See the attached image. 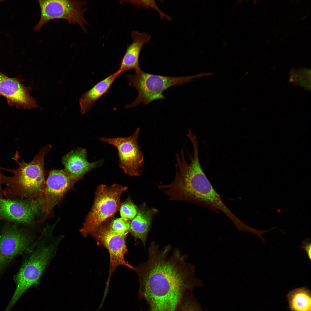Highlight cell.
<instances>
[{
    "mask_svg": "<svg viewBox=\"0 0 311 311\" xmlns=\"http://www.w3.org/2000/svg\"><path fill=\"white\" fill-rule=\"evenodd\" d=\"M157 212L155 208L142 206L138 208L136 216L130 221V232L135 239L140 240L144 247L153 218Z\"/></svg>",
    "mask_w": 311,
    "mask_h": 311,
    "instance_id": "16",
    "label": "cell"
},
{
    "mask_svg": "<svg viewBox=\"0 0 311 311\" xmlns=\"http://www.w3.org/2000/svg\"><path fill=\"white\" fill-rule=\"evenodd\" d=\"M192 291L186 292L177 311H202L198 302L191 293Z\"/></svg>",
    "mask_w": 311,
    "mask_h": 311,
    "instance_id": "21",
    "label": "cell"
},
{
    "mask_svg": "<svg viewBox=\"0 0 311 311\" xmlns=\"http://www.w3.org/2000/svg\"><path fill=\"white\" fill-rule=\"evenodd\" d=\"M97 244L105 247L110 256V267L109 277L111 278L117 267L124 266L133 270L134 267L125 259L128 250L126 237L108 232L98 227L91 235Z\"/></svg>",
    "mask_w": 311,
    "mask_h": 311,
    "instance_id": "11",
    "label": "cell"
},
{
    "mask_svg": "<svg viewBox=\"0 0 311 311\" xmlns=\"http://www.w3.org/2000/svg\"><path fill=\"white\" fill-rule=\"evenodd\" d=\"M128 188L114 184L97 187L92 207L80 231L85 236L90 235L101 224L113 217L119 209L122 194Z\"/></svg>",
    "mask_w": 311,
    "mask_h": 311,
    "instance_id": "5",
    "label": "cell"
},
{
    "mask_svg": "<svg viewBox=\"0 0 311 311\" xmlns=\"http://www.w3.org/2000/svg\"><path fill=\"white\" fill-rule=\"evenodd\" d=\"M120 1V4L126 3H130L138 8L143 7L147 9H152L159 14L161 19L165 18L170 21L172 20L171 17L159 8L155 0H121Z\"/></svg>",
    "mask_w": 311,
    "mask_h": 311,
    "instance_id": "20",
    "label": "cell"
},
{
    "mask_svg": "<svg viewBox=\"0 0 311 311\" xmlns=\"http://www.w3.org/2000/svg\"><path fill=\"white\" fill-rule=\"evenodd\" d=\"M77 181L65 169H53L49 172L43 196L39 203L43 214L38 222H42L53 216L55 206Z\"/></svg>",
    "mask_w": 311,
    "mask_h": 311,
    "instance_id": "9",
    "label": "cell"
},
{
    "mask_svg": "<svg viewBox=\"0 0 311 311\" xmlns=\"http://www.w3.org/2000/svg\"><path fill=\"white\" fill-rule=\"evenodd\" d=\"M40 208L35 200H7L0 198V219L29 224Z\"/></svg>",
    "mask_w": 311,
    "mask_h": 311,
    "instance_id": "13",
    "label": "cell"
},
{
    "mask_svg": "<svg viewBox=\"0 0 311 311\" xmlns=\"http://www.w3.org/2000/svg\"><path fill=\"white\" fill-rule=\"evenodd\" d=\"M171 247L162 249L152 242L148 259L134 267L139 282V294L150 311H177L185 293L201 285L194 275V267L177 249L169 256Z\"/></svg>",
    "mask_w": 311,
    "mask_h": 311,
    "instance_id": "1",
    "label": "cell"
},
{
    "mask_svg": "<svg viewBox=\"0 0 311 311\" xmlns=\"http://www.w3.org/2000/svg\"><path fill=\"white\" fill-rule=\"evenodd\" d=\"M119 210L121 217L130 221L137 215L138 208L133 203L131 199L128 198L124 202L121 203Z\"/></svg>",
    "mask_w": 311,
    "mask_h": 311,
    "instance_id": "22",
    "label": "cell"
},
{
    "mask_svg": "<svg viewBox=\"0 0 311 311\" xmlns=\"http://www.w3.org/2000/svg\"><path fill=\"white\" fill-rule=\"evenodd\" d=\"M190 158L189 163L184 158L177 161L174 181L165 186V193L169 200L189 202L219 210L236 226L240 224L241 220L225 205L206 177L199 155L194 153Z\"/></svg>",
    "mask_w": 311,
    "mask_h": 311,
    "instance_id": "2",
    "label": "cell"
},
{
    "mask_svg": "<svg viewBox=\"0 0 311 311\" xmlns=\"http://www.w3.org/2000/svg\"><path fill=\"white\" fill-rule=\"evenodd\" d=\"M31 240L29 236L16 227L4 229L0 234V276L14 258L26 248Z\"/></svg>",
    "mask_w": 311,
    "mask_h": 311,
    "instance_id": "12",
    "label": "cell"
},
{
    "mask_svg": "<svg viewBox=\"0 0 311 311\" xmlns=\"http://www.w3.org/2000/svg\"><path fill=\"white\" fill-rule=\"evenodd\" d=\"M130 221L121 217L113 219L99 227L110 233L126 237L130 230Z\"/></svg>",
    "mask_w": 311,
    "mask_h": 311,
    "instance_id": "19",
    "label": "cell"
},
{
    "mask_svg": "<svg viewBox=\"0 0 311 311\" xmlns=\"http://www.w3.org/2000/svg\"><path fill=\"white\" fill-rule=\"evenodd\" d=\"M22 82L19 77H9L0 71V95L6 98L10 106L29 110L39 108L30 94L31 88Z\"/></svg>",
    "mask_w": 311,
    "mask_h": 311,
    "instance_id": "10",
    "label": "cell"
},
{
    "mask_svg": "<svg viewBox=\"0 0 311 311\" xmlns=\"http://www.w3.org/2000/svg\"><path fill=\"white\" fill-rule=\"evenodd\" d=\"M288 299L291 311H311L310 292L306 288L291 291L288 295Z\"/></svg>",
    "mask_w": 311,
    "mask_h": 311,
    "instance_id": "18",
    "label": "cell"
},
{
    "mask_svg": "<svg viewBox=\"0 0 311 311\" xmlns=\"http://www.w3.org/2000/svg\"><path fill=\"white\" fill-rule=\"evenodd\" d=\"M2 169V167L0 166V198H3V190L2 189V184H3V178L4 176V175H3L1 172V170Z\"/></svg>",
    "mask_w": 311,
    "mask_h": 311,
    "instance_id": "24",
    "label": "cell"
},
{
    "mask_svg": "<svg viewBox=\"0 0 311 311\" xmlns=\"http://www.w3.org/2000/svg\"><path fill=\"white\" fill-rule=\"evenodd\" d=\"M55 246L52 244L40 247L34 251L25 261L16 276V289L4 311H10L26 290L37 283L53 254Z\"/></svg>",
    "mask_w": 311,
    "mask_h": 311,
    "instance_id": "7",
    "label": "cell"
},
{
    "mask_svg": "<svg viewBox=\"0 0 311 311\" xmlns=\"http://www.w3.org/2000/svg\"><path fill=\"white\" fill-rule=\"evenodd\" d=\"M3 1V0H0V3L1 2H2V1Z\"/></svg>",
    "mask_w": 311,
    "mask_h": 311,
    "instance_id": "25",
    "label": "cell"
},
{
    "mask_svg": "<svg viewBox=\"0 0 311 311\" xmlns=\"http://www.w3.org/2000/svg\"><path fill=\"white\" fill-rule=\"evenodd\" d=\"M132 41L127 46L125 53L122 58L118 70L121 73L133 69L135 72L141 70L139 65L141 52L144 45L149 41L151 35L147 32L134 30L131 33Z\"/></svg>",
    "mask_w": 311,
    "mask_h": 311,
    "instance_id": "15",
    "label": "cell"
},
{
    "mask_svg": "<svg viewBox=\"0 0 311 311\" xmlns=\"http://www.w3.org/2000/svg\"><path fill=\"white\" fill-rule=\"evenodd\" d=\"M52 148L50 145L43 146L29 163L19 162V152L17 151L14 159L18 164V167L16 169L2 168V169L13 175L12 176L4 175L3 178V184L6 185L3 194L6 199L26 198L39 202L46 184L44 159Z\"/></svg>",
    "mask_w": 311,
    "mask_h": 311,
    "instance_id": "3",
    "label": "cell"
},
{
    "mask_svg": "<svg viewBox=\"0 0 311 311\" xmlns=\"http://www.w3.org/2000/svg\"><path fill=\"white\" fill-rule=\"evenodd\" d=\"M300 247L303 249L307 252L309 258L311 259V243L308 239H305L302 242Z\"/></svg>",
    "mask_w": 311,
    "mask_h": 311,
    "instance_id": "23",
    "label": "cell"
},
{
    "mask_svg": "<svg viewBox=\"0 0 311 311\" xmlns=\"http://www.w3.org/2000/svg\"><path fill=\"white\" fill-rule=\"evenodd\" d=\"M202 72L197 75L185 77H172L151 74L141 69L134 74L126 76L129 80V86L135 88L138 92L135 100L126 106V108H132L140 103L147 105L152 101L165 98L163 92L174 86L182 85L199 78L206 76Z\"/></svg>",
    "mask_w": 311,
    "mask_h": 311,
    "instance_id": "4",
    "label": "cell"
},
{
    "mask_svg": "<svg viewBox=\"0 0 311 311\" xmlns=\"http://www.w3.org/2000/svg\"><path fill=\"white\" fill-rule=\"evenodd\" d=\"M121 73L118 70L98 82L82 94L79 100L81 113H85L100 98L106 94L113 82Z\"/></svg>",
    "mask_w": 311,
    "mask_h": 311,
    "instance_id": "17",
    "label": "cell"
},
{
    "mask_svg": "<svg viewBox=\"0 0 311 311\" xmlns=\"http://www.w3.org/2000/svg\"><path fill=\"white\" fill-rule=\"evenodd\" d=\"M140 129L138 128L127 137H101V141L115 146L118 151L119 166L130 176H138L143 171V153L139 146L137 139Z\"/></svg>",
    "mask_w": 311,
    "mask_h": 311,
    "instance_id": "8",
    "label": "cell"
},
{
    "mask_svg": "<svg viewBox=\"0 0 311 311\" xmlns=\"http://www.w3.org/2000/svg\"><path fill=\"white\" fill-rule=\"evenodd\" d=\"M86 149L81 148L72 150L64 156L62 162L65 169L74 179L79 180L90 170L100 166L101 160L90 162L87 160Z\"/></svg>",
    "mask_w": 311,
    "mask_h": 311,
    "instance_id": "14",
    "label": "cell"
},
{
    "mask_svg": "<svg viewBox=\"0 0 311 311\" xmlns=\"http://www.w3.org/2000/svg\"><path fill=\"white\" fill-rule=\"evenodd\" d=\"M40 10V19L34 27L35 31L39 30L49 21L63 19L69 24H77L85 33V24L88 25L84 13L86 8L82 7L87 3L86 1L77 0H40L38 1Z\"/></svg>",
    "mask_w": 311,
    "mask_h": 311,
    "instance_id": "6",
    "label": "cell"
}]
</instances>
